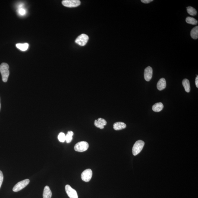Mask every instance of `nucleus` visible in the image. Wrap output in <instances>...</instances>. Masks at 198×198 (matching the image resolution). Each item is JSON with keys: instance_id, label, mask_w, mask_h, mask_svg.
<instances>
[{"instance_id": "nucleus-15", "label": "nucleus", "mask_w": 198, "mask_h": 198, "mask_svg": "<svg viewBox=\"0 0 198 198\" xmlns=\"http://www.w3.org/2000/svg\"><path fill=\"white\" fill-rule=\"evenodd\" d=\"M182 85L186 92L189 93L190 90V86L188 80L184 79L182 81Z\"/></svg>"}, {"instance_id": "nucleus-11", "label": "nucleus", "mask_w": 198, "mask_h": 198, "mask_svg": "<svg viewBox=\"0 0 198 198\" xmlns=\"http://www.w3.org/2000/svg\"><path fill=\"white\" fill-rule=\"evenodd\" d=\"M166 86V79L164 78H161L158 81L157 87L158 90L160 91L162 90L165 89Z\"/></svg>"}, {"instance_id": "nucleus-18", "label": "nucleus", "mask_w": 198, "mask_h": 198, "mask_svg": "<svg viewBox=\"0 0 198 198\" xmlns=\"http://www.w3.org/2000/svg\"><path fill=\"white\" fill-rule=\"evenodd\" d=\"M74 134L72 131H68L67 134L65 136V141L66 142L69 143L71 142L72 140V136Z\"/></svg>"}, {"instance_id": "nucleus-7", "label": "nucleus", "mask_w": 198, "mask_h": 198, "mask_svg": "<svg viewBox=\"0 0 198 198\" xmlns=\"http://www.w3.org/2000/svg\"><path fill=\"white\" fill-rule=\"evenodd\" d=\"M92 171L90 169L85 170L81 174V178L83 181L85 182H89L90 181L92 177Z\"/></svg>"}, {"instance_id": "nucleus-26", "label": "nucleus", "mask_w": 198, "mask_h": 198, "mask_svg": "<svg viewBox=\"0 0 198 198\" xmlns=\"http://www.w3.org/2000/svg\"><path fill=\"white\" fill-rule=\"evenodd\" d=\"M1 102H0V110H1Z\"/></svg>"}, {"instance_id": "nucleus-9", "label": "nucleus", "mask_w": 198, "mask_h": 198, "mask_svg": "<svg viewBox=\"0 0 198 198\" xmlns=\"http://www.w3.org/2000/svg\"><path fill=\"white\" fill-rule=\"evenodd\" d=\"M144 78L146 81H149L152 79L153 75V69L151 66H148L144 71Z\"/></svg>"}, {"instance_id": "nucleus-20", "label": "nucleus", "mask_w": 198, "mask_h": 198, "mask_svg": "<svg viewBox=\"0 0 198 198\" xmlns=\"http://www.w3.org/2000/svg\"><path fill=\"white\" fill-rule=\"evenodd\" d=\"M187 11L188 13L191 16H194L197 14V11L192 7L189 6L187 8Z\"/></svg>"}, {"instance_id": "nucleus-8", "label": "nucleus", "mask_w": 198, "mask_h": 198, "mask_svg": "<svg viewBox=\"0 0 198 198\" xmlns=\"http://www.w3.org/2000/svg\"><path fill=\"white\" fill-rule=\"evenodd\" d=\"M66 193L70 198H78L77 192L68 184L65 186Z\"/></svg>"}, {"instance_id": "nucleus-6", "label": "nucleus", "mask_w": 198, "mask_h": 198, "mask_svg": "<svg viewBox=\"0 0 198 198\" xmlns=\"http://www.w3.org/2000/svg\"><path fill=\"white\" fill-rule=\"evenodd\" d=\"M62 4L66 7H76L80 5L81 1L79 0H64L62 1Z\"/></svg>"}, {"instance_id": "nucleus-17", "label": "nucleus", "mask_w": 198, "mask_h": 198, "mask_svg": "<svg viewBox=\"0 0 198 198\" xmlns=\"http://www.w3.org/2000/svg\"><path fill=\"white\" fill-rule=\"evenodd\" d=\"M16 46L18 49L20 50H21L22 51H26L28 49L29 47V44L27 43H25V44H16Z\"/></svg>"}, {"instance_id": "nucleus-24", "label": "nucleus", "mask_w": 198, "mask_h": 198, "mask_svg": "<svg viewBox=\"0 0 198 198\" xmlns=\"http://www.w3.org/2000/svg\"><path fill=\"white\" fill-rule=\"evenodd\" d=\"M153 1V0H141V2L143 3L147 4V3L152 2Z\"/></svg>"}, {"instance_id": "nucleus-14", "label": "nucleus", "mask_w": 198, "mask_h": 198, "mask_svg": "<svg viewBox=\"0 0 198 198\" xmlns=\"http://www.w3.org/2000/svg\"><path fill=\"white\" fill-rule=\"evenodd\" d=\"M163 105L161 102L156 103L152 106L153 111L155 112H159L163 109Z\"/></svg>"}, {"instance_id": "nucleus-4", "label": "nucleus", "mask_w": 198, "mask_h": 198, "mask_svg": "<svg viewBox=\"0 0 198 198\" xmlns=\"http://www.w3.org/2000/svg\"><path fill=\"white\" fill-rule=\"evenodd\" d=\"M29 179H26L18 182L13 188V192H18L20 191L21 190L24 189L26 186H27L29 184Z\"/></svg>"}, {"instance_id": "nucleus-13", "label": "nucleus", "mask_w": 198, "mask_h": 198, "mask_svg": "<svg viewBox=\"0 0 198 198\" xmlns=\"http://www.w3.org/2000/svg\"><path fill=\"white\" fill-rule=\"evenodd\" d=\"M52 196V192L49 186H46L45 187L44 193H43V198H51Z\"/></svg>"}, {"instance_id": "nucleus-22", "label": "nucleus", "mask_w": 198, "mask_h": 198, "mask_svg": "<svg viewBox=\"0 0 198 198\" xmlns=\"http://www.w3.org/2000/svg\"><path fill=\"white\" fill-rule=\"evenodd\" d=\"M18 13L21 16H24L26 14V10L23 9L22 8H19L18 10Z\"/></svg>"}, {"instance_id": "nucleus-5", "label": "nucleus", "mask_w": 198, "mask_h": 198, "mask_svg": "<svg viewBox=\"0 0 198 198\" xmlns=\"http://www.w3.org/2000/svg\"><path fill=\"white\" fill-rule=\"evenodd\" d=\"M89 39V36L87 35L82 34L76 38L75 42L80 46H84L87 43Z\"/></svg>"}, {"instance_id": "nucleus-10", "label": "nucleus", "mask_w": 198, "mask_h": 198, "mask_svg": "<svg viewBox=\"0 0 198 198\" xmlns=\"http://www.w3.org/2000/svg\"><path fill=\"white\" fill-rule=\"evenodd\" d=\"M107 124V122L105 120L102 118H100L94 121V125L96 127L99 128V129H104V126Z\"/></svg>"}, {"instance_id": "nucleus-3", "label": "nucleus", "mask_w": 198, "mask_h": 198, "mask_svg": "<svg viewBox=\"0 0 198 198\" xmlns=\"http://www.w3.org/2000/svg\"><path fill=\"white\" fill-rule=\"evenodd\" d=\"M89 147V144L86 141L78 142L75 146L74 149L78 152H82L87 151Z\"/></svg>"}, {"instance_id": "nucleus-23", "label": "nucleus", "mask_w": 198, "mask_h": 198, "mask_svg": "<svg viewBox=\"0 0 198 198\" xmlns=\"http://www.w3.org/2000/svg\"><path fill=\"white\" fill-rule=\"evenodd\" d=\"M3 180V173L1 171H0V188L1 187L2 184Z\"/></svg>"}, {"instance_id": "nucleus-1", "label": "nucleus", "mask_w": 198, "mask_h": 198, "mask_svg": "<svg viewBox=\"0 0 198 198\" xmlns=\"http://www.w3.org/2000/svg\"><path fill=\"white\" fill-rule=\"evenodd\" d=\"M2 79L3 82H6L8 81L9 75V66L6 63H2L0 65Z\"/></svg>"}, {"instance_id": "nucleus-2", "label": "nucleus", "mask_w": 198, "mask_h": 198, "mask_svg": "<svg viewBox=\"0 0 198 198\" xmlns=\"http://www.w3.org/2000/svg\"><path fill=\"white\" fill-rule=\"evenodd\" d=\"M145 145L144 141L142 140L137 141L135 143L132 149L133 154L134 156L137 155L142 151Z\"/></svg>"}, {"instance_id": "nucleus-19", "label": "nucleus", "mask_w": 198, "mask_h": 198, "mask_svg": "<svg viewBox=\"0 0 198 198\" xmlns=\"http://www.w3.org/2000/svg\"><path fill=\"white\" fill-rule=\"evenodd\" d=\"M186 21L188 24L193 25L197 24L198 23V21L197 20L194 19V18L190 17L186 18Z\"/></svg>"}, {"instance_id": "nucleus-21", "label": "nucleus", "mask_w": 198, "mask_h": 198, "mask_svg": "<svg viewBox=\"0 0 198 198\" xmlns=\"http://www.w3.org/2000/svg\"><path fill=\"white\" fill-rule=\"evenodd\" d=\"M58 138L60 142H64L65 141V135L64 133H60L58 136Z\"/></svg>"}, {"instance_id": "nucleus-12", "label": "nucleus", "mask_w": 198, "mask_h": 198, "mask_svg": "<svg viewBox=\"0 0 198 198\" xmlns=\"http://www.w3.org/2000/svg\"><path fill=\"white\" fill-rule=\"evenodd\" d=\"M126 125L123 122H117L114 123V129L115 130H120L125 129Z\"/></svg>"}, {"instance_id": "nucleus-25", "label": "nucleus", "mask_w": 198, "mask_h": 198, "mask_svg": "<svg viewBox=\"0 0 198 198\" xmlns=\"http://www.w3.org/2000/svg\"><path fill=\"white\" fill-rule=\"evenodd\" d=\"M195 84L196 87L198 88V76H197V77L196 78Z\"/></svg>"}, {"instance_id": "nucleus-16", "label": "nucleus", "mask_w": 198, "mask_h": 198, "mask_svg": "<svg viewBox=\"0 0 198 198\" xmlns=\"http://www.w3.org/2000/svg\"><path fill=\"white\" fill-rule=\"evenodd\" d=\"M190 36L193 39H197L198 38V26L193 28L191 31Z\"/></svg>"}]
</instances>
